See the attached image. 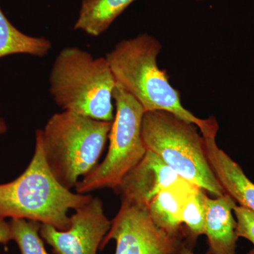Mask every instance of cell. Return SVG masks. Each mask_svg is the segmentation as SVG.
Wrapping results in <instances>:
<instances>
[{
    "label": "cell",
    "mask_w": 254,
    "mask_h": 254,
    "mask_svg": "<svg viewBox=\"0 0 254 254\" xmlns=\"http://www.w3.org/2000/svg\"><path fill=\"white\" fill-rule=\"evenodd\" d=\"M161 49L156 38L142 33L120 41L105 58L117 83L142 105L145 112H169L198 127L202 136L217 133L219 127L215 118H198L184 108L180 92L170 84L167 71L158 67L157 58Z\"/></svg>",
    "instance_id": "1"
},
{
    "label": "cell",
    "mask_w": 254,
    "mask_h": 254,
    "mask_svg": "<svg viewBox=\"0 0 254 254\" xmlns=\"http://www.w3.org/2000/svg\"><path fill=\"white\" fill-rule=\"evenodd\" d=\"M62 186L47 165L41 137L36 132L34 154L17 178L0 184V218L25 219L65 231L71 225L68 211L91 199Z\"/></svg>",
    "instance_id": "2"
},
{
    "label": "cell",
    "mask_w": 254,
    "mask_h": 254,
    "mask_svg": "<svg viewBox=\"0 0 254 254\" xmlns=\"http://www.w3.org/2000/svg\"><path fill=\"white\" fill-rule=\"evenodd\" d=\"M49 83L50 94L63 111L113 121L117 81L105 57L94 58L76 47L63 48L50 70Z\"/></svg>",
    "instance_id": "3"
},
{
    "label": "cell",
    "mask_w": 254,
    "mask_h": 254,
    "mask_svg": "<svg viewBox=\"0 0 254 254\" xmlns=\"http://www.w3.org/2000/svg\"><path fill=\"white\" fill-rule=\"evenodd\" d=\"M112 123L63 111L53 115L43 130H36L47 165L62 186L74 188L80 177L98 165Z\"/></svg>",
    "instance_id": "4"
},
{
    "label": "cell",
    "mask_w": 254,
    "mask_h": 254,
    "mask_svg": "<svg viewBox=\"0 0 254 254\" xmlns=\"http://www.w3.org/2000/svg\"><path fill=\"white\" fill-rule=\"evenodd\" d=\"M141 134L155 153L179 176L218 197L225 191L209 165L205 141L193 124L162 111L145 112Z\"/></svg>",
    "instance_id": "5"
},
{
    "label": "cell",
    "mask_w": 254,
    "mask_h": 254,
    "mask_svg": "<svg viewBox=\"0 0 254 254\" xmlns=\"http://www.w3.org/2000/svg\"><path fill=\"white\" fill-rule=\"evenodd\" d=\"M113 100L116 112L108 153L101 163L78 182L76 193L85 194L105 188L116 190L146 153L141 134L145 113L143 107L118 83L114 89Z\"/></svg>",
    "instance_id": "6"
},
{
    "label": "cell",
    "mask_w": 254,
    "mask_h": 254,
    "mask_svg": "<svg viewBox=\"0 0 254 254\" xmlns=\"http://www.w3.org/2000/svg\"><path fill=\"white\" fill-rule=\"evenodd\" d=\"M116 242L115 254H180L185 245L155 225L148 209L122 200L100 250Z\"/></svg>",
    "instance_id": "7"
},
{
    "label": "cell",
    "mask_w": 254,
    "mask_h": 254,
    "mask_svg": "<svg viewBox=\"0 0 254 254\" xmlns=\"http://www.w3.org/2000/svg\"><path fill=\"white\" fill-rule=\"evenodd\" d=\"M71 225L65 231L42 224L40 234L55 254H97L109 232L112 221L107 218L102 200H91L74 210Z\"/></svg>",
    "instance_id": "8"
},
{
    "label": "cell",
    "mask_w": 254,
    "mask_h": 254,
    "mask_svg": "<svg viewBox=\"0 0 254 254\" xmlns=\"http://www.w3.org/2000/svg\"><path fill=\"white\" fill-rule=\"evenodd\" d=\"M180 177L158 155L147 150L143 159L115 190L121 195L122 200L148 209L155 195Z\"/></svg>",
    "instance_id": "9"
},
{
    "label": "cell",
    "mask_w": 254,
    "mask_h": 254,
    "mask_svg": "<svg viewBox=\"0 0 254 254\" xmlns=\"http://www.w3.org/2000/svg\"><path fill=\"white\" fill-rule=\"evenodd\" d=\"M236 200L225 194L216 198H206L204 235L208 238L209 254H235L237 221L234 218Z\"/></svg>",
    "instance_id": "10"
},
{
    "label": "cell",
    "mask_w": 254,
    "mask_h": 254,
    "mask_svg": "<svg viewBox=\"0 0 254 254\" xmlns=\"http://www.w3.org/2000/svg\"><path fill=\"white\" fill-rule=\"evenodd\" d=\"M209 165L225 190L240 205L254 210V184L239 164L217 145L215 136H203Z\"/></svg>",
    "instance_id": "11"
},
{
    "label": "cell",
    "mask_w": 254,
    "mask_h": 254,
    "mask_svg": "<svg viewBox=\"0 0 254 254\" xmlns=\"http://www.w3.org/2000/svg\"><path fill=\"white\" fill-rule=\"evenodd\" d=\"M193 184L180 177L155 195L148 206L150 218L155 225L186 247V233L182 224L184 202Z\"/></svg>",
    "instance_id": "12"
},
{
    "label": "cell",
    "mask_w": 254,
    "mask_h": 254,
    "mask_svg": "<svg viewBox=\"0 0 254 254\" xmlns=\"http://www.w3.org/2000/svg\"><path fill=\"white\" fill-rule=\"evenodd\" d=\"M134 1L83 0L73 28L91 36H99Z\"/></svg>",
    "instance_id": "13"
},
{
    "label": "cell",
    "mask_w": 254,
    "mask_h": 254,
    "mask_svg": "<svg viewBox=\"0 0 254 254\" xmlns=\"http://www.w3.org/2000/svg\"><path fill=\"white\" fill-rule=\"evenodd\" d=\"M52 47L48 38L28 36L18 30L0 7V58L14 54L43 58L48 55Z\"/></svg>",
    "instance_id": "14"
},
{
    "label": "cell",
    "mask_w": 254,
    "mask_h": 254,
    "mask_svg": "<svg viewBox=\"0 0 254 254\" xmlns=\"http://www.w3.org/2000/svg\"><path fill=\"white\" fill-rule=\"evenodd\" d=\"M207 197L205 190L194 185L184 202L181 220L189 248L191 249L197 238L204 234Z\"/></svg>",
    "instance_id": "15"
},
{
    "label": "cell",
    "mask_w": 254,
    "mask_h": 254,
    "mask_svg": "<svg viewBox=\"0 0 254 254\" xmlns=\"http://www.w3.org/2000/svg\"><path fill=\"white\" fill-rule=\"evenodd\" d=\"M14 241L21 254H49L40 234L41 223L25 219H11L9 222Z\"/></svg>",
    "instance_id": "16"
},
{
    "label": "cell",
    "mask_w": 254,
    "mask_h": 254,
    "mask_svg": "<svg viewBox=\"0 0 254 254\" xmlns=\"http://www.w3.org/2000/svg\"><path fill=\"white\" fill-rule=\"evenodd\" d=\"M234 214L236 217L237 237L247 239L254 245V210L237 205Z\"/></svg>",
    "instance_id": "17"
},
{
    "label": "cell",
    "mask_w": 254,
    "mask_h": 254,
    "mask_svg": "<svg viewBox=\"0 0 254 254\" xmlns=\"http://www.w3.org/2000/svg\"><path fill=\"white\" fill-rule=\"evenodd\" d=\"M10 241H12V233L9 222L0 218V244L6 245Z\"/></svg>",
    "instance_id": "18"
},
{
    "label": "cell",
    "mask_w": 254,
    "mask_h": 254,
    "mask_svg": "<svg viewBox=\"0 0 254 254\" xmlns=\"http://www.w3.org/2000/svg\"><path fill=\"white\" fill-rule=\"evenodd\" d=\"M7 131V125L3 119L0 118V135L4 134Z\"/></svg>",
    "instance_id": "19"
},
{
    "label": "cell",
    "mask_w": 254,
    "mask_h": 254,
    "mask_svg": "<svg viewBox=\"0 0 254 254\" xmlns=\"http://www.w3.org/2000/svg\"><path fill=\"white\" fill-rule=\"evenodd\" d=\"M180 254H194L193 253V252H192L191 249L189 248V247H185V246H184V247H182L181 251H180Z\"/></svg>",
    "instance_id": "20"
},
{
    "label": "cell",
    "mask_w": 254,
    "mask_h": 254,
    "mask_svg": "<svg viewBox=\"0 0 254 254\" xmlns=\"http://www.w3.org/2000/svg\"><path fill=\"white\" fill-rule=\"evenodd\" d=\"M247 254H254V249H253V250H251L250 252H249V253Z\"/></svg>",
    "instance_id": "21"
},
{
    "label": "cell",
    "mask_w": 254,
    "mask_h": 254,
    "mask_svg": "<svg viewBox=\"0 0 254 254\" xmlns=\"http://www.w3.org/2000/svg\"><path fill=\"white\" fill-rule=\"evenodd\" d=\"M198 1H201V0H198Z\"/></svg>",
    "instance_id": "22"
}]
</instances>
